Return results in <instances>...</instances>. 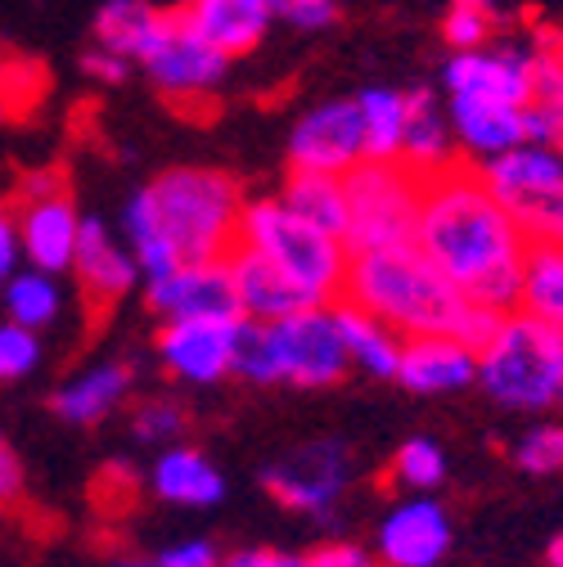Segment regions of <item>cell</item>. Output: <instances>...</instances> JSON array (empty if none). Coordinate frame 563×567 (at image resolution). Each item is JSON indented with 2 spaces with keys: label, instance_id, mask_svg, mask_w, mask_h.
Returning <instances> with one entry per match:
<instances>
[{
  "label": "cell",
  "instance_id": "cell-7",
  "mask_svg": "<svg viewBox=\"0 0 563 567\" xmlns=\"http://www.w3.org/2000/svg\"><path fill=\"white\" fill-rule=\"evenodd\" d=\"M487 189L505 203L528 244H563V154L541 140H523L510 154L478 167Z\"/></svg>",
  "mask_w": 563,
  "mask_h": 567
},
{
  "label": "cell",
  "instance_id": "cell-17",
  "mask_svg": "<svg viewBox=\"0 0 563 567\" xmlns=\"http://www.w3.org/2000/svg\"><path fill=\"white\" fill-rule=\"evenodd\" d=\"M397 383L410 396H455L478 383V351L455 333L401 338Z\"/></svg>",
  "mask_w": 563,
  "mask_h": 567
},
{
  "label": "cell",
  "instance_id": "cell-20",
  "mask_svg": "<svg viewBox=\"0 0 563 567\" xmlns=\"http://www.w3.org/2000/svg\"><path fill=\"white\" fill-rule=\"evenodd\" d=\"M150 491L158 495L163 505H172V509L203 514V509H217L226 501L231 482H226V468L213 455H207V451H198L190 442H176V446H163L154 455V464H150Z\"/></svg>",
  "mask_w": 563,
  "mask_h": 567
},
{
  "label": "cell",
  "instance_id": "cell-13",
  "mask_svg": "<svg viewBox=\"0 0 563 567\" xmlns=\"http://www.w3.org/2000/svg\"><path fill=\"white\" fill-rule=\"evenodd\" d=\"M366 163V131L357 95H338L311 104L289 131V167L294 172H325L347 176Z\"/></svg>",
  "mask_w": 563,
  "mask_h": 567
},
{
  "label": "cell",
  "instance_id": "cell-6",
  "mask_svg": "<svg viewBox=\"0 0 563 567\" xmlns=\"http://www.w3.org/2000/svg\"><path fill=\"white\" fill-rule=\"evenodd\" d=\"M239 244H248L266 261H275L311 302L329 307V302L342 298L351 248L338 235L303 221L279 194H262V198L244 203V212H239Z\"/></svg>",
  "mask_w": 563,
  "mask_h": 567
},
{
  "label": "cell",
  "instance_id": "cell-41",
  "mask_svg": "<svg viewBox=\"0 0 563 567\" xmlns=\"http://www.w3.org/2000/svg\"><path fill=\"white\" fill-rule=\"evenodd\" d=\"M23 270V244H19V217L14 207L0 203V289Z\"/></svg>",
  "mask_w": 563,
  "mask_h": 567
},
{
  "label": "cell",
  "instance_id": "cell-39",
  "mask_svg": "<svg viewBox=\"0 0 563 567\" xmlns=\"http://www.w3.org/2000/svg\"><path fill=\"white\" fill-rule=\"evenodd\" d=\"M82 73L91 78V82H100V86H122L131 73H135V63L131 59H122L117 50H104V45H86L82 50Z\"/></svg>",
  "mask_w": 563,
  "mask_h": 567
},
{
  "label": "cell",
  "instance_id": "cell-3",
  "mask_svg": "<svg viewBox=\"0 0 563 567\" xmlns=\"http://www.w3.org/2000/svg\"><path fill=\"white\" fill-rule=\"evenodd\" d=\"M342 298L397 329L401 338L419 333H455L473 351L487 342V333L497 329L505 311H487L469 302L455 284L424 257L414 239L392 244V248H366L351 252L347 261V284Z\"/></svg>",
  "mask_w": 563,
  "mask_h": 567
},
{
  "label": "cell",
  "instance_id": "cell-27",
  "mask_svg": "<svg viewBox=\"0 0 563 567\" xmlns=\"http://www.w3.org/2000/svg\"><path fill=\"white\" fill-rule=\"evenodd\" d=\"M519 311L563 329V244H528L519 270Z\"/></svg>",
  "mask_w": 563,
  "mask_h": 567
},
{
  "label": "cell",
  "instance_id": "cell-30",
  "mask_svg": "<svg viewBox=\"0 0 563 567\" xmlns=\"http://www.w3.org/2000/svg\"><path fill=\"white\" fill-rule=\"evenodd\" d=\"M357 104H361V131H366V163H401L406 91L366 86V91H357Z\"/></svg>",
  "mask_w": 563,
  "mask_h": 567
},
{
  "label": "cell",
  "instance_id": "cell-34",
  "mask_svg": "<svg viewBox=\"0 0 563 567\" xmlns=\"http://www.w3.org/2000/svg\"><path fill=\"white\" fill-rule=\"evenodd\" d=\"M510 455H514V468H523L528 477L563 473V419H536L514 442Z\"/></svg>",
  "mask_w": 563,
  "mask_h": 567
},
{
  "label": "cell",
  "instance_id": "cell-31",
  "mask_svg": "<svg viewBox=\"0 0 563 567\" xmlns=\"http://www.w3.org/2000/svg\"><path fill=\"white\" fill-rule=\"evenodd\" d=\"M447 473H451V460H447L442 442L438 437H424V433L406 437L392 451V460H388V477L406 495H438V486L447 482Z\"/></svg>",
  "mask_w": 563,
  "mask_h": 567
},
{
  "label": "cell",
  "instance_id": "cell-38",
  "mask_svg": "<svg viewBox=\"0 0 563 567\" xmlns=\"http://www.w3.org/2000/svg\"><path fill=\"white\" fill-rule=\"evenodd\" d=\"M23 495H28V464L14 451V442L0 433V509L23 505Z\"/></svg>",
  "mask_w": 563,
  "mask_h": 567
},
{
  "label": "cell",
  "instance_id": "cell-18",
  "mask_svg": "<svg viewBox=\"0 0 563 567\" xmlns=\"http://www.w3.org/2000/svg\"><path fill=\"white\" fill-rule=\"evenodd\" d=\"M73 275H78L82 298L91 307H113V302H122L126 293L140 289V266H135L126 239H117L104 217H82Z\"/></svg>",
  "mask_w": 563,
  "mask_h": 567
},
{
  "label": "cell",
  "instance_id": "cell-28",
  "mask_svg": "<svg viewBox=\"0 0 563 567\" xmlns=\"http://www.w3.org/2000/svg\"><path fill=\"white\" fill-rule=\"evenodd\" d=\"M0 316L23 324V329H32V333H45L50 324H59V316H63V284H59V275L23 266L6 284V289H0Z\"/></svg>",
  "mask_w": 563,
  "mask_h": 567
},
{
  "label": "cell",
  "instance_id": "cell-32",
  "mask_svg": "<svg viewBox=\"0 0 563 567\" xmlns=\"http://www.w3.org/2000/svg\"><path fill=\"white\" fill-rule=\"evenodd\" d=\"M501 6L497 0H451L442 14V41L455 50H482L491 41H501Z\"/></svg>",
  "mask_w": 563,
  "mask_h": 567
},
{
  "label": "cell",
  "instance_id": "cell-21",
  "mask_svg": "<svg viewBox=\"0 0 563 567\" xmlns=\"http://www.w3.org/2000/svg\"><path fill=\"white\" fill-rule=\"evenodd\" d=\"M447 122L455 140V158L482 167L491 158L510 154L528 140V109L491 104V100H447Z\"/></svg>",
  "mask_w": 563,
  "mask_h": 567
},
{
  "label": "cell",
  "instance_id": "cell-42",
  "mask_svg": "<svg viewBox=\"0 0 563 567\" xmlns=\"http://www.w3.org/2000/svg\"><path fill=\"white\" fill-rule=\"evenodd\" d=\"M222 567H311L307 554H285V549H266V545H244L222 558Z\"/></svg>",
  "mask_w": 563,
  "mask_h": 567
},
{
  "label": "cell",
  "instance_id": "cell-25",
  "mask_svg": "<svg viewBox=\"0 0 563 567\" xmlns=\"http://www.w3.org/2000/svg\"><path fill=\"white\" fill-rule=\"evenodd\" d=\"M334 320L347 347V361L351 370H361L379 383H397V365H401V333L388 329L383 320H375L370 311H361L357 302L338 298L334 302Z\"/></svg>",
  "mask_w": 563,
  "mask_h": 567
},
{
  "label": "cell",
  "instance_id": "cell-24",
  "mask_svg": "<svg viewBox=\"0 0 563 567\" xmlns=\"http://www.w3.org/2000/svg\"><path fill=\"white\" fill-rule=\"evenodd\" d=\"M176 10H163V6H150V0H104L91 19V41L104 45V50H117L122 59L140 63L154 41L167 32Z\"/></svg>",
  "mask_w": 563,
  "mask_h": 567
},
{
  "label": "cell",
  "instance_id": "cell-14",
  "mask_svg": "<svg viewBox=\"0 0 563 567\" xmlns=\"http://www.w3.org/2000/svg\"><path fill=\"white\" fill-rule=\"evenodd\" d=\"M244 316L235 320H167L154 333V357L158 365L190 388H217L235 374V351H239Z\"/></svg>",
  "mask_w": 563,
  "mask_h": 567
},
{
  "label": "cell",
  "instance_id": "cell-16",
  "mask_svg": "<svg viewBox=\"0 0 563 567\" xmlns=\"http://www.w3.org/2000/svg\"><path fill=\"white\" fill-rule=\"evenodd\" d=\"M145 289V311L167 324V320H235L239 302H235V284L222 261H185L172 275L140 284Z\"/></svg>",
  "mask_w": 563,
  "mask_h": 567
},
{
  "label": "cell",
  "instance_id": "cell-4",
  "mask_svg": "<svg viewBox=\"0 0 563 567\" xmlns=\"http://www.w3.org/2000/svg\"><path fill=\"white\" fill-rule=\"evenodd\" d=\"M351 374L347 347L329 307H303L285 320H244L239 351H235V379L257 388H298L325 392Z\"/></svg>",
  "mask_w": 563,
  "mask_h": 567
},
{
  "label": "cell",
  "instance_id": "cell-45",
  "mask_svg": "<svg viewBox=\"0 0 563 567\" xmlns=\"http://www.w3.org/2000/svg\"><path fill=\"white\" fill-rule=\"evenodd\" d=\"M554 410H559V419H563V383H559V401H554Z\"/></svg>",
  "mask_w": 563,
  "mask_h": 567
},
{
  "label": "cell",
  "instance_id": "cell-23",
  "mask_svg": "<svg viewBox=\"0 0 563 567\" xmlns=\"http://www.w3.org/2000/svg\"><path fill=\"white\" fill-rule=\"evenodd\" d=\"M181 19L222 54H253L275 28V0H181Z\"/></svg>",
  "mask_w": 563,
  "mask_h": 567
},
{
  "label": "cell",
  "instance_id": "cell-36",
  "mask_svg": "<svg viewBox=\"0 0 563 567\" xmlns=\"http://www.w3.org/2000/svg\"><path fill=\"white\" fill-rule=\"evenodd\" d=\"M338 14V0H275V23H289L294 32H329Z\"/></svg>",
  "mask_w": 563,
  "mask_h": 567
},
{
  "label": "cell",
  "instance_id": "cell-35",
  "mask_svg": "<svg viewBox=\"0 0 563 567\" xmlns=\"http://www.w3.org/2000/svg\"><path fill=\"white\" fill-rule=\"evenodd\" d=\"M45 361V347H41V333L14 324L0 316V383H23L41 370Z\"/></svg>",
  "mask_w": 563,
  "mask_h": 567
},
{
  "label": "cell",
  "instance_id": "cell-12",
  "mask_svg": "<svg viewBox=\"0 0 563 567\" xmlns=\"http://www.w3.org/2000/svg\"><path fill=\"white\" fill-rule=\"evenodd\" d=\"M231 54H222L207 37H198L181 10L172 14L167 32L154 41V50L140 59L135 68L150 78V86L172 100V104H190V100H203V95H213L226 78H231Z\"/></svg>",
  "mask_w": 563,
  "mask_h": 567
},
{
  "label": "cell",
  "instance_id": "cell-15",
  "mask_svg": "<svg viewBox=\"0 0 563 567\" xmlns=\"http://www.w3.org/2000/svg\"><path fill=\"white\" fill-rule=\"evenodd\" d=\"M455 545V523L438 495H401L375 527V554L383 567H442Z\"/></svg>",
  "mask_w": 563,
  "mask_h": 567
},
{
  "label": "cell",
  "instance_id": "cell-44",
  "mask_svg": "<svg viewBox=\"0 0 563 567\" xmlns=\"http://www.w3.org/2000/svg\"><path fill=\"white\" fill-rule=\"evenodd\" d=\"M109 567H163L158 558H113Z\"/></svg>",
  "mask_w": 563,
  "mask_h": 567
},
{
  "label": "cell",
  "instance_id": "cell-40",
  "mask_svg": "<svg viewBox=\"0 0 563 567\" xmlns=\"http://www.w3.org/2000/svg\"><path fill=\"white\" fill-rule=\"evenodd\" d=\"M311 567H383L379 554L370 545H357V540H329V545H316L311 554Z\"/></svg>",
  "mask_w": 563,
  "mask_h": 567
},
{
  "label": "cell",
  "instance_id": "cell-19",
  "mask_svg": "<svg viewBox=\"0 0 563 567\" xmlns=\"http://www.w3.org/2000/svg\"><path fill=\"white\" fill-rule=\"evenodd\" d=\"M135 392V365L131 361H95L78 374H68L50 392V414L68 429H95L113 419Z\"/></svg>",
  "mask_w": 563,
  "mask_h": 567
},
{
  "label": "cell",
  "instance_id": "cell-2",
  "mask_svg": "<svg viewBox=\"0 0 563 567\" xmlns=\"http://www.w3.org/2000/svg\"><path fill=\"white\" fill-rule=\"evenodd\" d=\"M248 194L222 167H167L122 203V239L154 284L185 261H222L239 239Z\"/></svg>",
  "mask_w": 563,
  "mask_h": 567
},
{
  "label": "cell",
  "instance_id": "cell-5",
  "mask_svg": "<svg viewBox=\"0 0 563 567\" xmlns=\"http://www.w3.org/2000/svg\"><path fill=\"white\" fill-rule=\"evenodd\" d=\"M559 383H563V329L519 307L505 311L478 347V388L505 410L545 414L559 401Z\"/></svg>",
  "mask_w": 563,
  "mask_h": 567
},
{
  "label": "cell",
  "instance_id": "cell-22",
  "mask_svg": "<svg viewBox=\"0 0 563 567\" xmlns=\"http://www.w3.org/2000/svg\"><path fill=\"white\" fill-rule=\"evenodd\" d=\"M226 270H231L235 302H239V316H244V320L266 324V320H285V316H294V311H303V307H320V302H311L275 261H266L257 248H248V244H239V239H235V248L226 252Z\"/></svg>",
  "mask_w": 563,
  "mask_h": 567
},
{
  "label": "cell",
  "instance_id": "cell-37",
  "mask_svg": "<svg viewBox=\"0 0 563 567\" xmlns=\"http://www.w3.org/2000/svg\"><path fill=\"white\" fill-rule=\"evenodd\" d=\"M222 549H217V540L213 536H181V540H172L163 554H158V563L163 567H222Z\"/></svg>",
  "mask_w": 563,
  "mask_h": 567
},
{
  "label": "cell",
  "instance_id": "cell-46",
  "mask_svg": "<svg viewBox=\"0 0 563 567\" xmlns=\"http://www.w3.org/2000/svg\"><path fill=\"white\" fill-rule=\"evenodd\" d=\"M554 150H559V154H563V135H559V145H554Z\"/></svg>",
  "mask_w": 563,
  "mask_h": 567
},
{
  "label": "cell",
  "instance_id": "cell-8",
  "mask_svg": "<svg viewBox=\"0 0 563 567\" xmlns=\"http://www.w3.org/2000/svg\"><path fill=\"white\" fill-rule=\"evenodd\" d=\"M357 482V455L342 437H307L262 468V491L279 509L329 523Z\"/></svg>",
  "mask_w": 563,
  "mask_h": 567
},
{
  "label": "cell",
  "instance_id": "cell-10",
  "mask_svg": "<svg viewBox=\"0 0 563 567\" xmlns=\"http://www.w3.org/2000/svg\"><path fill=\"white\" fill-rule=\"evenodd\" d=\"M541 59H545V37L491 41L482 50H455L442 63L447 100H491V104L528 109L536 95Z\"/></svg>",
  "mask_w": 563,
  "mask_h": 567
},
{
  "label": "cell",
  "instance_id": "cell-11",
  "mask_svg": "<svg viewBox=\"0 0 563 567\" xmlns=\"http://www.w3.org/2000/svg\"><path fill=\"white\" fill-rule=\"evenodd\" d=\"M19 244H23V266L63 275L73 270V252H78V235H82V212L78 198L68 189L59 167H41L23 176L19 189Z\"/></svg>",
  "mask_w": 563,
  "mask_h": 567
},
{
  "label": "cell",
  "instance_id": "cell-43",
  "mask_svg": "<svg viewBox=\"0 0 563 567\" xmlns=\"http://www.w3.org/2000/svg\"><path fill=\"white\" fill-rule=\"evenodd\" d=\"M545 567H563V532L550 540V549H545Z\"/></svg>",
  "mask_w": 563,
  "mask_h": 567
},
{
  "label": "cell",
  "instance_id": "cell-9",
  "mask_svg": "<svg viewBox=\"0 0 563 567\" xmlns=\"http://www.w3.org/2000/svg\"><path fill=\"white\" fill-rule=\"evenodd\" d=\"M347 248H392L414 239V217H419V185L406 163H361L347 172Z\"/></svg>",
  "mask_w": 563,
  "mask_h": 567
},
{
  "label": "cell",
  "instance_id": "cell-29",
  "mask_svg": "<svg viewBox=\"0 0 563 567\" xmlns=\"http://www.w3.org/2000/svg\"><path fill=\"white\" fill-rule=\"evenodd\" d=\"M303 221L329 230V235H347V181L342 176H325V172H294L289 167V181L279 189ZM347 244V239H342Z\"/></svg>",
  "mask_w": 563,
  "mask_h": 567
},
{
  "label": "cell",
  "instance_id": "cell-1",
  "mask_svg": "<svg viewBox=\"0 0 563 567\" xmlns=\"http://www.w3.org/2000/svg\"><path fill=\"white\" fill-rule=\"evenodd\" d=\"M414 244L469 302L487 311L519 307V270L528 235L505 212V203L487 189L473 163L455 158L424 176Z\"/></svg>",
  "mask_w": 563,
  "mask_h": 567
},
{
  "label": "cell",
  "instance_id": "cell-26",
  "mask_svg": "<svg viewBox=\"0 0 563 567\" xmlns=\"http://www.w3.org/2000/svg\"><path fill=\"white\" fill-rule=\"evenodd\" d=\"M401 163L414 176H429L447 163H455V140L447 109L433 100L429 86L406 91V135H401Z\"/></svg>",
  "mask_w": 563,
  "mask_h": 567
},
{
  "label": "cell",
  "instance_id": "cell-33",
  "mask_svg": "<svg viewBox=\"0 0 563 567\" xmlns=\"http://www.w3.org/2000/svg\"><path fill=\"white\" fill-rule=\"evenodd\" d=\"M185 433H190V410H185V401H176V396H140L135 405H131V437L140 442V446H176V442H185Z\"/></svg>",
  "mask_w": 563,
  "mask_h": 567
}]
</instances>
